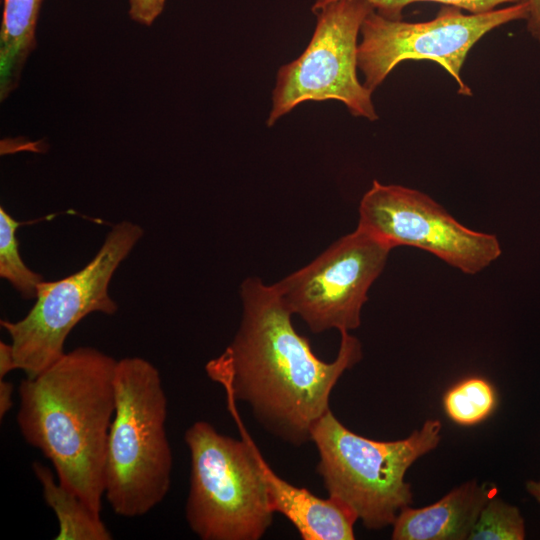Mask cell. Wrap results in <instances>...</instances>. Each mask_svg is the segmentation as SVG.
<instances>
[{"mask_svg":"<svg viewBox=\"0 0 540 540\" xmlns=\"http://www.w3.org/2000/svg\"><path fill=\"white\" fill-rule=\"evenodd\" d=\"M18 226L19 222L0 207V276L24 298L33 299L44 278L27 267L22 260L16 238Z\"/></svg>","mask_w":540,"mask_h":540,"instance_id":"cell-16","label":"cell"},{"mask_svg":"<svg viewBox=\"0 0 540 540\" xmlns=\"http://www.w3.org/2000/svg\"><path fill=\"white\" fill-rule=\"evenodd\" d=\"M242 318L232 342L205 367L228 397L251 408L270 434L296 447L311 441L315 423L328 411L331 392L362 358L360 341L341 333L336 358L319 359L292 324L276 285L257 277L241 285Z\"/></svg>","mask_w":540,"mask_h":540,"instance_id":"cell-1","label":"cell"},{"mask_svg":"<svg viewBox=\"0 0 540 540\" xmlns=\"http://www.w3.org/2000/svg\"><path fill=\"white\" fill-rule=\"evenodd\" d=\"M358 211L357 227L390 248L422 249L466 274L479 273L501 255L495 235L464 226L416 189L374 180Z\"/></svg>","mask_w":540,"mask_h":540,"instance_id":"cell-10","label":"cell"},{"mask_svg":"<svg viewBox=\"0 0 540 540\" xmlns=\"http://www.w3.org/2000/svg\"><path fill=\"white\" fill-rule=\"evenodd\" d=\"M443 409L460 426H475L487 420L498 406L494 385L480 376L461 379L443 395Z\"/></svg>","mask_w":540,"mask_h":540,"instance_id":"cell-15","label":"cell"},{"mask_svg":"<svg viewBox=\"0 0 540 540\" xmlns=\"http://www.w3.org/2000/svg\"><path fill=\"white\" fill-rule=\"evenodd\" d=\"M373 10L364 0H337L315 12L309 44L277 72L267 126L307 101L336 100L354 117L378 119L373 92L357 76L358 36Z\"/></svg>","mask_w":540,"mask_h":540,"instance_id":"cell-8","label":"cell"},{"mask_svg":"<svg viewBox=\"0 0 540 540\" xmlns=\"http://www.w3.org/2000/svg\"><path fill=\"white\" fill-rule=\"evenodd\" d=\"M391 250L357 227L275 285L290 312L313 333L349 332L360 326L368 291Z\"/></svg>","mask_w":540,"mask_h":540,"instance_id":"cell-9","label":"cell"},{"mask_svg":"<svg viewBox=\"0 0 540 540\" xmlns=\"http://www.w3.org/2000/svg\"><path fill=\"white\" fill-rule=\"evenodd\" d=\"M442 5L435 18L423 22L388 19L375 10L364 19L358 43L357 66L363 84L371 91L379 87L393 69L406 60H428L439 64L457 82L458 93L471 96L461 78L470 49L488 32L512 21L526 20L528 4L521 2L480 13Z\"/></svg>","mask_w":540,"mask_h":540,"instance_id":"cell-7","label":"cell"},{"mask_svg":"<svg viewBox=\"0 0 540 540\" xmlns=\"http://www.w3.org/2000/svg\"><path fill=\"white\" fill-rule=\"evenodd\" d=\"M525 535L520 510L493 495L482 508L468 539L522 540Z\"/></svg>","mask_w":540,"mask_h":540,"instance_id":"cell-17","label":"cell"},{"mask_svg":"<svg viewBox=\"0 0 540 540\" xmlns=\"http://www.w3.org/2000/svg\"><path fill=\"white\" fill-rule=\"evenodd\" d=\"M526 490L540 503V481L528 480Z\"/></svg>","mask_w":540,"mask_h":540,"instance_id":"cell-23","label":"cell"},{"mask_svg":"<svg viewBox=\"0 0 540 540\" xmlns=\"http://www.w3.org/2000/svg\"><path fill=\"white\" fill-rule=\"evenodd\" d=\"M116 364L94 347H78L18 388L22 437L50 460L64 487L99 513Z\"/></svg>","mask_w":540,"mask_h":540,"instance_id":"cell-2","label":"cell"},{"mask_svg":"<svg viewBox=\"0 0 540 540\" xmlns=\"http://www.w3.org/2000/svg\"><path fill=\"white\" fill-rule=\"evenodd\" d=\"M337 0H315L312 11L317 12L325 5ZM368 2L374 10L381 16L400 20L402 19L403 9L417 2H435L442 5H451L472 14L486 13L497 9L502 4H517L526 2V0H364Z\"/></svg>","mask_w":540,"mask_h":540,"instance_id":"cell-18","label":"cell"},{"mask_svg":"<svg viewBox=\"0 0 540 540\" xmlns=\"http://www.w3.org/2000/svg\"><path fill=\"white\" fill-rule=\"evenodd\" d=\"M33 472L39 481L46 504L54 511L59 524L56 540H111L112 534L100 513L90 508L78 495L64 487L49 467L36 461Z\"/></svg>","mask_w":540,"mask_h":540,"instance_id":"cell-14","label":"cell"},{"mask_svg":"<svg viewBox=\"0 0 540 540\" xmlns=\"http://www.w3.org/2000/svg\"><path fill=\"white\" fill-rule=\"evenodd\" d=\"M270 504L286 517L303 540H353L356 514L338 500L320 498L278 476L260 458Z\"/></svg>","mask_w":540,"mask_h":540,"instance_id":"cell-12","label":"cell"},{"mask_svg":"<svg viewBox=\"0 0 540 540\" xmlns=\"http://www.w3.org/2000/svg\"><path fill=\"white\" fill-rule=\"evenodd\" d=\"M14 386L11 382L0 379V419L8 413L13 406L12 395Z\"/></svg>","mask_w":540,"mask_h":540,"instance_id":"cell-22","label":"cell"},{"mask_svg":"<svg viewBox=\"0 0 540 540\" xmlns=\"http://www.w3.org/2000/svg\"><path fill=\"white\" fill-rule=\"evenodd\" d=\"M166 0H129L130 18L144 26H150L163 12Z\"/></svg>","mask_w":540,"mask_h":540,"instance_id":"cell-19","label":"cell"},{"mask_svg":"<svg viewBox=\"0 0 540 540\" xmlns=\"http://www.w3.org/2000/svg\"><path fill=\"white\" fill-rule=\"evenodd\" d=\"M496 492L489 484L470 480L423 508H403L393 526V540L468 539L486 502Z\"/></svg>","mask_w":540,"mask_h":540,"instance_id":"cell-11","label":"cell"},{"mask_svg":"<svg viewBox=\"0 0 540 540\" xmlns=\"http://www.w3.org/2000/svg\"><path fill=\"white\" fill-rule=\"evenodd\" d=\"M441 429L439 420L429 419L407 438L378 441L349 430L328 410L311 431L317 473L328 496L351 509L365 528H385L412 503L406 472L438 446Z\"/></svg>","mask_w":540,"mask_h":540,"instance_id":"cell-5","label":"cell"},{"mask_svg":"<svg viewBox=\"0 0 540 540\" xmlns=\"http://www.w3.org/2000/svg\"><path fill=\"white\" fill-rule=\"evenodd\" d=\"M44 0H4L0 29V99L18 86L24 64L36 48V27Z\"/></svg>","mask_w":540,"mask_h":540,"instance_id":"cell-13","label":"cell"},{"mask_svg":"<svg viewBox=\"0 0 540 540\" xmlns=\"http://www.w3.org/2000/svg\"><path fill=\"white\" fill-rule=\"evenodd\" d=\"M529 8L526 19L527 31L540 42V0H526Z\"/></svg>","mask_w":540,"mask_h":540,"instance_id":"cell-20","label":"cell"},{"mask_svg":"<svg viewBox=\"0 0 540 540\" xmlns=\"http://www.w3.org/2000/svg\"><path fill=\"white\" fill-rule=\"evenodd\" d=\"M17 369L11 344L0 342V379Z\"/></svg>","mask_w":540,"mask_h":540,"instance_id":"cell-21","label":"cell"},{"mask_svg":"<svg viewBox=\"0 0 540 540\" xmlns=\"http://www.w3.org/2000/svg\"><path fill=\"white\" fill-rule=\"evenodd\" d=\"M228 408L242 439L220 434L206 421L193 423L184 440L190 453L185 517L202 540H258L271 526L261 453L228 397Z\"/></svg>","mask_w":540,"mask_h":540,"instance_id":"cell-4","label":"cell"},{"mask_svg":"<svg viewBox=\"0 0 540 540\" xmlns=\"http://www.w3.org/2000/svg\"><path fill=\"white\" fill-rule=\"evenodd\" d=\"M142 236L140 225L117 223L86 266L60 280H44L25 317L1 321L10 336L17 369L29 378L37 376L65 354V340L79 321L93 312H117L118 306L109 296V284Z\"/></svg>","mask_w":540,"mask_h":540,"instance_id":"cell-6","label":"cell"},{"mask_svg":"<svg viewBox=\"0 0 540 540\" xmlns=\"http://www.w3.org/2000/svg\"><path fill=\"white\" fill-rule=\"evenodd\" d=\"M114 384L104 497L115 514L134 518L149 513L170 489L167 397L158 369L141 357L117 360Z\"/></svg>","mask_w":540,"mask_h":540,"instance_id":"cell-3","label":"cell"}]
</instances>
